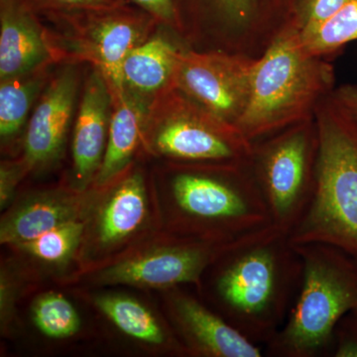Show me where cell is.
<instances>
[{"mask_svg": "<svg viewBox=\"0 0 357 357\" xmlns=\"http://www.w3.org/2000/svg\"><path fill=\"white\" fill-rule=\"evenodd\" d=\"M220 13L211 51H222L236 45L237 30L251 18L255 0H215Z\"/></svg>", "mask_w": 357, "mask_h": 357, "instance_id": "obj_24", "label": "cell"}, {"mask_svg": "<svg viewBox=\"0 0 357 357\" xmlns=\"http://www.w3.org/2000/svg\"><path fill=\"white\" fill-rule=\"evenodd\" d=\"M112 107L109 84L102 73L91 67L84 81L73 136V171L77 185L81 190L95 182L102 166Z\"/></svg>", "mask_w": 357, "mask_h": 357, "instance_id": "obj_12", "label": "cell"}, {"mask_svg": "<svg viewBox=\"0 0 357 357\" xmlns=\"http://www.w3.org/2000/svg\"><path fill=\"white\" fill-rule=\"evenodd\" d=\"M112 10L88 11L86 17L64 16L61 31L47 29L57 64L88 63L102 73L110 91L122 89V64L129 52L154 34L155 18Z\"/></svg>", "mask_w": 357, "mask_h": 357, "instance_id": "obj_7", "label": "cell"}, {"mask_svg": "<svg viewBox=\"0 0 357 357\" xmlns=\"http://www.w3.org/2000/svg\"><path fill=\"white\" fill-rule=\"evenodd\" d=\"M213 296L223 318L256 344L285 323L299 291L303 260L273 225L243 238L213 263Z\"/></svg>", "mask_w": 357, "mask_h": 357, "instance_id": "obj_1", "label": "cell"}, {"mask_svg": "<svg viewBox=\"0 0 357 357\" xmlns=\"http://www.w3.org/2000/svg\"><path fill=\"white\" fill-rule=\"evenodd\" d=\"M332 82V69L307 51L299 27L286 28L255 61L248 102L236 128L252 142L304 121Z\"/></svg>", "mask_w": 357, "mask_h": 357, "instance_id": "obj_5", "label": "cell"}, {"mask_svg": "<svg viewBox=\"0 0 357 357\" xmlns=\"http://www.w3.org/2000/svg\"><path fill=\"white\" fill-rule=\"evenodd\" d=\"M47 29L17 0H2L0 15V79L56 65Z\"/></svg>", "mask_w": 357, "mask_h": 357, "instance_id": "obj_14", "label": "cell"}, {"mask_svg": "<svg viewBox=\"0 0 357 357\" xmlns=\"http://www.w3.org/2000/svg\"><path fill=\"white\" fill-rule=\"evenodd\" d=\"M335 98L357 119V86H347L338 89Z\"/></svg>", "mask_w": 357, "mask_h": 357, "instance_id": "obj_30", "label": "cell"}, {"mask_svg": "<svg viewBox=\"0 0 357 357\" xmlns=\"http://www.w3.org/2000/svg\"><path fill=\"white\" fill-rule=\"evenodd\" d=\"M250 162L178 168L170 197L178 229L194 238L236 241L272 225Z\"/></svg>", "mask_w": 357, "mask_h": 357, "instance_id": "obj_3", "label": "cell"}, {"mask_svg": "<svg viewBox=\"0 0 357 357\" xmlns=\"http://www.w3.org/2000/svg\"><path fill=\"white\" fill-rule=\"evenodd\" d=\"M86 206L84 197L76 194L50 192L36 195L2 220L0 241L16 246L31 241L65 223L79 220Z\"/></svg>", "mask_w": 357, "mask_h": 357, "instance_id": "obj_15", "label": "cell"}, {"mask_svg": "<svg viewBox=\"0 0 357 357\" xmlns=\"http://www.w3.org/2000/svg\"><path fill=\"white\" fill-rule=\"evenodd\" d=\"M55 65L44 66L31 72L0 79V136L10 141L22 130L33 105L53 75Z\"/></svg>", "mask_w": 357, "mask_h": 357, "instance_id": "obj_19", "label": "cell"}, {"mask_svg": "<svg viewBox=\"0 0 357 357\" xmlns=\"http://www.w3.org/2000/svg\"><path fill=\"white\" fill-rule=\"evenodd\" d=\"M84 222L73 220L49 230L16 248L41 261L61 264L70 259L83 237Z\"/></svg>", "mask_w": 357, "mask_h": 357, "instance_id": "obj_22", "label": "cell"}, {"mask_svg": "<svg viewBox=\"0 0 357 357\" xmlns=\"http://www.w3.org/2000/svg\"><path fill=\"white\" fill-rule=\"evenodd\" d=\"M303 276L287 319L267 342L268 356L317 357L331 351L335 328L357 305V260L332 245H294Z\"/></svg>", "mask_w": 357, "mask_h": 357, "instance_id": "obj_4", "label": "cell"}, {"mask_svg": "<svg viewBox=\"0 0 357 357\" xmlns=\"http://www.w3.org/2000/svg\"><path fill=\"white\" fill-rule=\"evenodd\" d=\"M255 61L229 52L181 50L174 86L236 128L248 102Z\"/></svg>", "mask_w": 357, "mask_h": 357, "instance_id": "obj_9", "label": "cell"}, {"mask_svg": "<svg viewBox=\"0 0 357 357\" xmlns=\"http://www.w3.org/2000/svg\"><path fill=\"white\" fill-rule=\"evenodd\" d=\"M148 199L139 172L129 174L117 183L103 202L96 222V241L114 248L139 231L146 222Z\"/></svg>", "mask_w": 357, "mask_h": 357, "instance_id": "obj_18", "label": "cell"}, {"mask_svg": "<svg viewBox=\"0 0 357 357\" xmlns=\"http://www.w3.org/2000/svg\"><path fill=\"white\" fill-rule=\"evenodd\" d=\"M354 312H356V314H357V305H356V309L354 310Z\"/></svg>", "mask_w": 357, "mask_h": 357, "instance_id": "obj_31", "label": "cell"}, {"mask_svg": "<svg viewBox=\"0 0 357 357\" xmlns=\"http://www.w3.org/2000/svg\"><path fill=\"white\" fill-rule=\"evenodd\" d=\"M248 236L229 241L192 237L175 241L107 267L98 274V281L156 289L174 288L181 284L199 285L206 270Z\"/></svg>", "mask_w": 357, "mask_h": 357, "instance_id": "obj_10", "label": "cell"}, {"mask_svg": "<svg viewBox=\"0 0 357 357\" xmlns=\"http://www.w3.org/2000/svg\"><path fill=\"white\" fill-rule=\"evenodd\" d=\"M356 260H357V258H356Z\"/></svg>", "mask_w": 357, "mask_h": 357, "instance_id": "obj_32", "label": "cell"}, {"mask_svg": "<svg viewBox=\"0 0 357 357\" xmlns=\"http://www.w3.org/2000/svg\"><path fill=\"white\" fill-rule=\"evenodd\" d=\"M347 1L349 0H307L304 16L298 26L301 38H307L318 31Z\"/></svg>", "mask_w": 357, "mask_h": 357, "instance_id": "obj_25", "label": "cell"}, {"mask_svg": "<svg viewBox=\"0 0 357 357\" xmlns=\"http://www.w3.org/2000/svg\"><path fill=\"white\" fill-rule=\"evenodd\" d=\"M142 143L153 153L191 163L250 162L253 145L175 86L148 107Z\"/></svg>", "mask_w": 357, "mask_h": 357, "instance_id": "obj_6", "label": "cell"}, {"mask_svg": "<svg viewBox=\"0 0 357 357\" xmlns=\"http://www.w3.org/2000/svg\"><path fill=\"white\" fill-rule=\"evenodd\" d=\"M53 73L30 115L23 161L28 170L51 165L62 154L79 93V64L66 63Z\"/></svg>", "mask_w": 357, "mask_h": 357, "instance_id": "obj_11", "label": "cell"}, {"mask_svg": "<svg viewBox=\"0 0 357 357\" xmlns=\"http://www.w3.org/2000/svg\"><path fill=\"white\" fill-rule=\"evenodd\" d=\"M181 49L162 35L132 49L122 64V89L150 105L155 98L174 86Z\"/></svg>", "mask_w": 357, "mask_h": 357, "instance_id": "obj_17", "label": "cell"}, {"mask_svg": "<svg viewBox=\"0 0 357 357\" xmlns=\"http://www.w3.org/2000/svg\"><path fill=\"white\" fill-rule=\"evenodd\" d=\"M95 303L100 311L129 337L145 344H165V331L158 319L137 300L119 294H105L96 297Z\"/></svg>", "mask_w": 357, "mask_h": 357, "instance_id": "obj_20", "label": "cell"}, {"mask_svg": "<svg viewBox=\"0 0 357 357\" xmlns=\"http://www.w3.org/2000/svg\"><path fill=\"white\" fill-rule=\"evenodd\" d=\"M354 40H357V0H349L318 31L302 42L309 53L319 57Z\"/></svg>", "mask_w": 357, "mask_h": 357, "instance_id": "obj_23", "label": "cell"}, {"mask_svg": "<svg viewBox=\"0 0 357 357\" xmlns=\"http://www.w3.org/2000/svg\"><path fill=\"white\" fill-rule=\"evenodd\" d=\"M173 317L190 351L211 357H261L258 344L199 301L177 293L171 299Z\"/></svg>", "mask_w": 357, "mask_h": 357, "instance_id": "obj_13", "label": "cell"}, {"mask_svg": "<svg viewBox=\"0 0 357 357\" xmlns=\"http://www.w3.org/2000/svg\"><path fill=\"white\" fill-rule=\"evenodd\" d=\"M335 342L333 356L357 357V321H349L342 326L338 324L335 328Z\"/></svg>", "mask_w": 357, "mask_h": 357, "instance_id": "obj_28", "label": "cell"}, {"mask_svg": "<svg viewBox=\"0 0 357 357\" xmlns=\"http://www.w3.org/2000/svg\"><path fill=\"white\" fill-rule=\"evenodd\" d=\"M32 319L47 337L63 340L76 335L81 328L79 314L62 294L49 292L35 300Z\"/></svg>", "mask_w": 357, "mask_h": 357, "instance_id": "obj_21", "label": "cell"}, {"mask_svg": "<svg viewBox=\"0 0 357 357\" xmlns=\"http://www.w3.org/2000/svg\"><path fill=\"white\" fill-rule=\"evenodd\" d=\"M42 6L58 10L103 11L122 6L117 0H40Z\"/></svg>", "mask_w": 357, "mask_h": 357, "instance_id": "obj_26", "label": "cell"}, {"mask_svg": "<svg viewBox=\"0 0 357 357\" xmlns=\"http://www.w3.org/2000/svg\"><path fill=\"white\" fill-rule=\"evenodd\" d=\"M318 138L305 126L260 148L250 163L266 202L272 225L290 234L304 217L314 194Z\"/></svg>", "mask_w": 357, "mask_h": 357, "instance_id": "obj_8", "label": "cell"}, {"mask_svg": "<svg viewBox=\"0 0 357 357\" xmlns=\"http://www.w3.org/2000/svg\"><path fill=\"white\" fill-rule=\"evenodd\" d=\"M28 168L24 161L2 163L0 170V204L6 206L13 197L14 189Z\"/></svg>", "mask_w": 357, "mask_h": 357, "instance_id": "obj_27", "label": "cell"}, {"mask_svg": "<svg viewBox=\"0 0 357 357\" xmlns=\"http://www.w3.org/2000/svg\"><path fill=\"white\" fill-rule=\"evenodd\" d=\"M317 138L314 194L289 241L328 244L357 258V119L335 96L319 115Z\"/></svg>", "mask_w": 357, "mask_h": 357, "instance_id": "obj_2", "label": "cell"}, {"mask_svg": "<svg viewBox=\"0 0 357 357\" xmlns=\"http://www.w3.org/2000/svg\"><path fill=\"white\" fill-rule=\"evenodd\" d=\"M158 22L178 28V14L173 0H131Z\"/></svg>", "mask_w": 357, "mask_h": 357, "instance_id": "obj_29", "label": "cell"}, {"mask_svg": "<svg viewBox=\"0 0 357 357\" xmlns=\"http://www.w3.org/2000/svg\"><path fill=\"white\" fill-rule=\"evenodd\" d=\"M112 91V107L107 149L95 178L96 187L114 182L128 168L142 143L143 128L149 105L121 89Z\"/></svg>", "mask_w": 357, "mask_h": 357, "instance_id": "obj_16", "label": "cell"}]
</instances>
